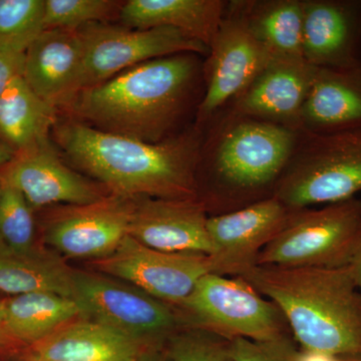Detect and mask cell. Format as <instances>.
<instances>
[{"label":"cell","mask_w":361,"mask_h":361,"mask_svg":"<svg viewBox=\"0 0 361 361\" xmlns=\"http://www.w3.org/2000/svg\"><path fill=\"white\" fill-rule=\"evenodd\" d=\"M78 30L85 49L84 90L153 59L209 52L205 44L174 28L135 30L97 23Z\"/></svg>","instance_id":"obj_8"},{"label":"cell","mask_w":361,"mask_h":361,"mask_svg":"<svg viewBox=\"0 0 361 361\" xmlns=\"http://www.w3.org/2000/svg\"><path fill=\"white\" fill-rule=\"evenodd\" d=\"M228 342L232 361H294L299 350L292 336L269 341L235 338Z\"/></svg>","instance_id":"obj_30"},{"label":"cell","mask_w":361,"mask_h":361,"mask_svg":"<svg viewBox=\"0 0 361 361\" xmlns=\"http://www.w3.org/2000/svg\"><path fill=\"white\" fill-rule=\"evenodd\" d=\"M94 265L172 307L186 300L202 277L215 273L210 255L156 250L129 235L111 255L94 261Z\"/></svg>","instance_id":"obj_9"},{"label":"cell","mask_w":361,"mask_h":361,"mask_svg":"<svg viewBox=\"0 0 361 361\" xmlns=\"http://www.w3.org/2000/svg\"><path fill=\"white\" fill-rule=\"evenodd\" d=\"M122 6L111 0H45L44 30H78L103 23L120 14Z\"/></svg>","instance_id":"obj_26"},{"label":"cell","mask_w":361,"mask_h":361,"mask_svg":"<svg viewBox=\"0 0 361 361\" xmlns=\"http://www.w3.org/2000/svg\"><path fill=\"white\" fill-rule=\"evenodd\" d=\"M56 108L40 99L25 82L16 78L0 96V135L16 152L47 141L56 127Z\"/></svg>","instance_id":"obj_25"},{"label":"cell","mask_w":361,"mask_h":361,"mask_svg":"<svg viewBox=\"0 0 361 361\" xmlns=\"http://www.w3.org/2000/svg\"><path fill=\"white\" fill-rule=\"evenodd\" d=\"M54 130L70 160L116 196L198 200L197 165L203 130L195 125L155 144L78 120L56 123Z\"/></svg>","instance_id":"obj_1"},{"label":"cell","mask_w":361,"mask_h":361,"mask_svg":"<svg viewBox=\"0 0 361 361\" xmlns=\"http://www.w3.org/2000/svg\"><path fill=\"white\" fill-rule=\"evenodd\" d=\"M177 307L198 330L227 341H269L292 336L276 304L240 276L209 273Z\"/></svg>","instance_id":"obj_7"},{"label":"cell","mask_w":361,"mask_h":361,"mask_svg":"<svg viewBox=\"0 0 361 361\" xmlns=\"http://www.w3.org/2000/svg\"><path fill=\"white\" fill-rule=\"evenodd\" d=\"M207 56L208 59L203 65V97L195 123L202 130L251 84L272 59L243 23L226 9Z\"/></svg>","instance_id":"obj_10"},{"label":"cell","mask_w":361,"mask_h":361,"mask_svg":"<svg viewBox=\"0 0 361 361\" xmlns=\"http://www.w3.org/2000/svg\"><path fill=\"white\" fill-rule=\"evenodd\" d=\"M350 267L356 286H357L358 290L361 293V246L358 251L356 252L355 258L351 261Z\"/></svg>","instance_id":"obj_33"},{"label":"cell","mask_w":361,"mask_h":361,"mask_svg":"<svg viewBox=\"0 0 361 361\" xmlns=\"http://www.w3.org/2000/svg\"><path fill=\"white\" fill-rule=\"evenodd\" d=\"M315 71L303 59H271L227 108L240 116L299 132Z\"/></svg>","instance_id":"obj_16"},{"label":"cell","mask_w":361,"mask_h":361,"mask_svg":"<svg viewBox=\"0 0 361 361\" xmlns=\"http://www.w3.org/2000/svg\"><path fill=\"white\" fill-rule=\"evenodd\" d=\"M201 75L194 54L156 59L82 90L68 108L90 127L155 144L178 135Z\"/></svg>","instance_id":"obj_2"},{"label":"cell","mask_w":361,"mask_h":361,"mask_svg":"<svg viewBox=\"0 0 361 361\" xmlns=\"http://www.w3.org/2000/svg\"><path fill=\"white\" fill-rule=\"evenodd\" d=\"M134 207L130 199L116 195L68 207L49 221L45 240L71 258L108 257L128 236Z\"/></svg>","instance_id":"obj_13"},{"label":"cell","mask_w":361,"mask_h":361,"mask_svg":"<svg viewBox=\"0 0 361 361\" xmlns=\"http://www.w3.org/2000/svg\"><path fill=\"white\" fill-rule=\"evenodd\" d=\"M361 246V199L303 209L264 247L257 265L341 268Z\"/></svg>","instance_id":"obj_6"},{"label":"cell","mask_w":361,"mask_h":361,"mask_svg":"<svg viewBox=\"0 0 361 361\" xmlns=\"http://www.w3.org/2000/svg\"><path fill=\"white\" fill-rule=\"evenodd\" d=\"M0 238L2 245L16 251L30 250L35 238L32 206L14 188L0 183Z\"/></svg>","instance_id":"obj_27"},{"label":"cell","mask_w":361,"mask_h":361,"mask_svg":"<svg viewBox=\"0 0 361 361\" xmlns=\"http://www.w3.org/2000/svg\"><path fill=\"white\" fill-rule=\"evenodd\" d=\"M226 11L243 23L271 59H303L302 0H231Z\"/></svg>","instance_id":"obj_21"},{"label":"cell","mask_w":361,"mask_h":361,"mask_svg":"<svg viewBox=\"0 0 361 361\" xmlns=\"http://www.w3.org/2000/svg\"><path fill=\"white\" fill-rule=\"evenodd\" d=\"M361 192V130L331 135L299 132L273 197L294 211L356 198Z\"/></svg>","instance_id":"obj_5"},{"label":"cell","mask_w":361,"mask_h":361,"mask_svg":"<svg viewBox=\"0 0 361 361\" xmlns=\"http://www.w3.org/2000/svg\"><path fill=\"white\" fill-rule=\"evenodd\" d=\"M78 317L84 314L75 299L47 292L13 296L0 302L2 336L30 346Z\"/></svg>","instance_id":"obj_23"},{"label":"cell","mask_w":361,"mask_h":361,"mask_svg":"<svg viewBox=\"0 0 361 361\" xmlns=\"http://www.w3.org/2000/svg\"><path fill=\"white\" fill-rule=\"evenodd\" d=\"M336 356L315 353V351L303 350L299 348L294 361H336Z\"/></svg>","instance_id":"obj_32"},{"label":"cell","mask_w":361,"mask_h":361,"mask_svg":"<svg viewBox=\"0 0 361 361\" xmlns=\"http://www.w3.org/2000/svg\"><path fill=\"white\" fill-rule=\"evenodd\" d=\"M336 361H361L360 356H336Z\"/></svg>","instance_id":"obj_35"},{"label":"cell","mask_w":361,"mask_h":361,"mask_svg":"<svg viewBox=\"0 0 361 361\" xmlns=\"http://www.w3.org/2000/svg\"><path fill=\"white\" fill-rule=\"evenodd\" d=\"M2 338V334H1V330H0V341H1Z\"/></svg>","instance_id":"obj_36"},{"label":"cell","mask_w":361,"mask_h":361,"mask_svg":"<svg viewBox=\"0 0 361 361\" xmlns=\"http://www.w3.org/2000/svg\"><path fill=\"white\" fill-rule=\"evenodd\" d=\"M361 130V66L316 68L301 111L299 132L331 135Z\"/></svg>","instance_id":"obj_20"},{"label":"cell","mask_w":361,"mask_h":361,"mask_svg":"<svg viewBox=\"0 0 361 361\" xmlns=\"http://www.w3.org/2000/svg\"><path fill=\"white\" fill-rule=\"evenodd\" d=\"M0 183L18 190L35 208L87 205L106 197L94 183L66 167L47 141L16 152L0 169Z\"/></svg>","instance_id":"obj_14"},{"label":"cell","mask_w":361,"mask_h":361,"mask_svg":"<svg viewBox=\"0 0 361 361\" xmlns=\"http://www.w3.org/2000/svg\"><path fill=\"white\" fill-rule=\"evenodd\" d=\"M0 291L11 295L47 292L75 298V271L56 256L32 248L0 246Z\"/></svg>","instance_id":"obj_24"},{"label":"cell","mask_w":361,"mask_h":361,"mask_svg":"<svg viewBox=\"0 0 361 361\" xmlns=\"http://www.w3.org/2000/svg\"><path fill=\"white\" fill-rule=\"evenodd\" d=\"M44 4L45 0H0V39L39 35Z\"/></svg>","instance_id":"obj_28"},{"label":"cell","mask_w":361,"mask_h":361,"mask_svg":"<svg viewBox=\"0 0 361 361\" xmlns=\"http://www.w3.org/2000/svg\"><path fill=\"white\" fill-rule=\"evenodd\" d=\"M145 342L78 317L30 346L28 361H139Z\"/></svg>","instance_id":"obj_19"},{"label":"cell","mask_w":361,"mask_h":361,"mask_svg":"<svg viewBox=\"0 0 361 361\" xmlns=\"http://www.w3.org/2000/svg\"><path fill=\"white\" fill-rule=\"evenodd\" d=\"M14 152L11 151L6 145L0 142V169L13 159Z\"/></svg>","instance_id":"obj_34"},{"label":"cell","mask_w":361,"mask_h":361,"mask_svg":"<svg viewBox=\"0 0 361 361\" xmlns=\"http://www.w3.org/2000/svg\"><path fill=\"white\" fill-rule=\"evenodd\" d=\"M37 35L0 39V96L13 80L23 77L26 51Z\"/></svg>","instance_id":"obj_31"},{"label":"cell","mask_w":361,"mask_h":361,"mask_svg":"<svg viewBox=\"0 0 361 361\" xmlns=\"http://www.w3.org/2000/svg\"><path fill=\"white\" fill-rule=\"evenodd\" d=\"M302 54L314 68H360L361 0H302Z\"/></svg>","instance_id":"obj_15"},{"label":"cell","mask_w":361,"mask_h":361,"mask_svg":"<svg viewBox=\"0 0 361 361\" xmlns=\"http://www.w3.org/2000/svg\"><path fill=\"white\" fill-rule=\"evenodd\" d=\"M298 139V130L224 109L203 130L197 182L207 189L198 200L217 215L272 197Z\"/></svg>","instance_id":"obj_3"},{"label":"cell","mask_w":361,"mask_h":361,"mask_svg":"<svg viewBox=\"0 0 361 361\" xmlns=\"http://www.w3.org/2000/svg\"><path fill=\"white\" fill-rule=\"evenodd\" d=\"M73 299L84 317L142 342L169 336L179 323L172 306L99 274L75 271Z\"/></svg>","instance_id":"obj_11"},{"label":"cell","mask_w":361,"mask_h":361,"mask_svg":"<svg viewBox=\"0 0 361 361\" xmlns=\"http://www.w3.org/2000/svg\"><path fill=\"white\" fill-rule=\"evenodd\" d=\"M28 361V360H27Z\"/></svg>","instance_id":"obj_37"},{"label":"cell","mask_w":361,"mask_h":361,"mask_svg":"<svg viewBox=\"0 0 361 361\" xmlns=\"http://www.w3.org/2000/svg\"><path fill=\"white\" fill-rule=\"evenodd\" d=\"M85 49L78 30H44L25 54L23 78L54 108L66 106L84 90Z\"/></svg>","instance_id":"obj_18"},{"label":"cell","mask_w":361,"mask_h":361,"mask_svg":"<svg viewBox=\"0 0 361 361\" xmlns=\"http://www.w3.org/2000/svg\"><path fill=\"white\" fill-rule=\"evenodd\" d=\"M239 276L276 304L299 348L361 357V293L350 265H255Z\"/></svg>","instance_id":"obj_4"},{"label":"cell","mask_w":361,"mask_h":361,"mask_svg":"<svg viewBox=\"0 0 361 361\" xmlns=\"http://www.w3.org/2000/svg\"><path fill=\"white\" fill-rule=\"evenodd\" d=\"M168 356L171 361H232L229 342L200 330L172 337Z\"/></svg>","instance_id":"obj_29"},{"label":"cell","mask_w":361,"mask_h":361,"mask_svg":"<svg viewBox=\"0 0 361 361\" xmlns=\"http://www.w3.org/2000/svg\"><path fill=\"white\" fill-rule=\"evenodd\" d=\"M226 4L224 0H130L121 7L120 18L135 30L174 28L209 49L224 18Z\"/></svg>","instance_id":"obj_22"},{"label":"cell","mask_w":361,"mask_h":361,"mask_svg":"<svg viewBox=\"0 0 361 361\" xmlns=\"http://www.w3.org/2000/svg\"><path fill=\"white\" fill-rule=\"evenodd\" d=\"M207 213L199 200L144 198L135 204L128 235L156 250L212 255Z\"/></svg>","instance_id":"obj_17"},{"label":"cell","mask_w":361,"mask_h":361,"mask_svg":"<svg viewBox=\"0 0 361 361\" xmlns=\"http://www.w3.org/2000/svg\"><path fill=\"white\" fill-rule=\"evenodd\" d=\"M295 212L272 196L209 217L215 274L239 276L257 265L260 252L288 225Z\"/></svg>","instance_id":"obj_12"}]
</instances>
